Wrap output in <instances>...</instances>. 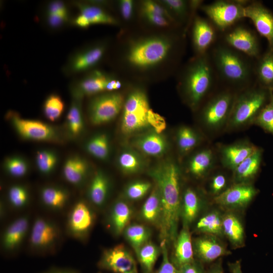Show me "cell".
<instances>
[{
    "label": "cell",
    "instance_id": "cell-41",
    "mask_svg": "<svg viewBox=\"0 0 273 273\" xmlns=\"http://www.w3.org/2000/svg\"><path fill=\"white\" fill-rule=\"evenodd\" d=\"M196 226L202 232L219 235L223 232L222 218L218 212H213L200 218Z\"/></svg>",
    "mask_w": 273,
    "mask_h": 273
},
{
    "label": "cell",
    "instance_id": "cell-37",
    "mask_svg": "<svg viewBox=\"0 0 273 273\" xmlns=\"http://www.w3.org/2000/svg\"><path fill=\"white\" fill-rule=\"evenodd\" d=\"M161 210L160 197L157 187L146 200L142 209V215L144 219L154 222L159 219Z\"/></svg>",
    "mask_w": 273,
    "mask_h": 273
},
{
    "label": "cell",
    "instance_id": "cell-9",
    "mask_svg": "<svg viewBox=\"0 0 273 273\" xmlns=\"http://www.w3.org/2000/svg\"><path fill=\"white\" fill-rule=\"evenodd\" d=\"M124 102L123 96L118 92L96 95L90 100L88 107L90 121L95 125L111 121L123 108Z\"/></svg>",
    "mask_w": 273,
    "mask_h": 273
},
{
    "label": "cell",
    "instance_id": "cell-29",
    "mask_svg": "<svg viewBox=\"0 0 273 273\" xmlns=\"http://www.w3.org/2000/svg\"><path fill=\"white\" fill-rule=\"evenodd\" d=\"M76 6L80 11V14L87 19L90 25L93 24L113 25L118 24L117 20L114 17L98 5L78 3Z\"/></svg>",
    "mask_w": 273,
    "mask_h": 273
},
{
    "label": "cell",
    "instance_id": "cell-11",
    "mask_svg": "<svg viewBox=\"0 0 273 273\" xmlns=\"http://www.w3.org/2000/svg\"><path fill=\"white\" fill-rule=\"evenodd\" d=\"M221 38V41L229 46L253 59L260 56L256 35L244 26L234 25L222 32Z\"/></svg>",
    "mask_w": 273,
    "mask_h": 273
},
{
    "label": "cell",
    "instance_id": "cell-51",
    "mask_svg": "<svg viewBox=\"0 0 273 273\" xmlns=\"http://www.w3.org/2000/svg\"><path fill=\"white\" fill-rule=\"evenodd\" d=\"M166 243L164 240L162 241L161 246L162 261L156 273H179V269H177L174 264L171 262L168 258Z\"/></svg>",
    "mask_w": 273,
    "mask_h": 273
},
{
    "label": "cell",
    "instance_id": "cell-52",
    "mask_svg": "<svg viewBox=\"0 0 273 273\" xmlns=\"http://www.w3.org/2000/svg\"><path fill=\"white\" fill-rule=\"evenodd\" d=\"M148 122L151 126L154 131L158 133H161L166 127V123L163 117L150 109L148 115Z\"/></svg>",
    "mask_w": 273,
    "mask_h": 273
},
{
    "label": "cell",
    "instance_id": "cell-19",
    "mask_svg": "<svg viewBox=\"0 0 273 273\" xmlns=\"http://www.w3.org/2000/svg\"><path fill=\"white\" fill-rule=\"evenodd\" d=\"M216 154L214 149L208 147L194 153L187 163L188 171L196 177H201L209 172L216 165Z\"/></svg>",
    "mask_w": 273,
    "mask_h": 273
},
{
    "label": "cell",
    "instance_id": "cell-40",
    "mask_svg": "<svg viewBox=\"0 0 273 273\" xmlns=\"http://www.w3.org/2000/svg\"><path fill=\"white\" fill-rule=\"evenodd\" d=\"M41 197L46 205L54 208H60L63 207L66 202L68 194L62 189L47 187L42 190Z\"/></svg>",
    "mask_w": 273,
    "mask_h": 273
},
{
    "label": "cell",
    "instance_id": "cell-18",
    "mask_svg": "<svg viewBox=\"0 0 273 273\" xmlns=\"http://www.w3.org/2000/svg\"><path fill=\"white\" fill-rule=\"evenodd\" d=\"M111 76L100 70H94L74 84L71 88L73 98L81 99L85 96L98 95L106 91Z\"/></svg>",
    "mask_w": 273,
    "mask_h": 273
},
{
    "label": "cell",
    "instance_id": "cell-23",
    "mask_svg": "<svg viewBox=\"0 0 273 273\" xmlns=\"http://www.w3.org/2000/svg\"><path fill=\"white\" fill-rule=\"evenodd\" d=\"M93 221L92 212L87 205L82 201L77 202L73 207L69 218V226L75 235L86 233Z\"/></svg>",
    "mask_w": 273,
    "mask_h": 273
},
{
    "label": "cell",
    "instance_id": "cell-48",
    "mask_svg": "<svg viewBox=\"0 0 273 273\" xmlns=\"http://www.w3.org/2000/svg\"><path fill=\"white\" fill-rule=\"evenodd\" d=\"M142 13H149L163 16L172 22L175 20L168 10L159 2L145 1L142 3Z\"/></svg>",
    "mask_w": 273,
    "mask_h": 273
},
{
    "label": "cell",
    "instance_id": "cell-33",
    "mask_svg": "<svg viewBox=\"0 0 273 273\" xmlns=\"http://www.w3.org/2000/svg\"><path fill=\"white\" fill-rule=\"evenodd\" d=\"M223 232L232 244L236 247L242 246L244 240L243 226L234 215L229 213L222 218Z\"/></svg>",
    "mask_w": 273,
    "mask_h": 273
},
{
    "label": "cell",
    "instance_id": "cell-45",
    "mask_svg": "<svg viewBox=\"0 0 273 273\" xmlns=\"http://www.w3.org/2000/svg\"><path fill=\"white\" fill-rule=\"evenodd\" d=\"M58 161L56 153L50 149L37 151L35 162L39 170L44 174L51 173L55 168Z\"/></svg>",
    "mask_w": 273,
    "mask_h": 273
},
{
    "label": "cell",
    "instance_id": "cell-4",
    "mask_svg": "<svg viewBox=\"0 0 273 273\" xmlns=\"http://www.w3.org/2000/svg\"><path fill=\"white\" fill-rule=\"evenodd\" d=\"M174 42L173 39L162 36H150L133 41L126 52V61L136 70L153 69L169 57Z\"/></svg>",
    "mask_w": 273,
    "mask_h": 273
},
{
    "label": "cell",
    "instance_id": "cell-10",
    "mask_svg": "<svg viewBox=\"0 0 273 273\" xmlns=\"http://www.w3.org/2000/svg\"><path fill=\"white\" fill-rule=\"evenodd\" d=\"M7 116L16 131L24 139L41 141L59 140L57 129L50 124L39 120L21 118L13 111L9 112Z\"/></svg>",
    "mask_w": 273,
    "mask_h": 273
},
{
    "label": "cell",
    "instance_id": "cell-59",
    "mask_svg": "<svg viewBox=\"0 0 273 273\" xmlns=\"http://www.w3.org/2000/svg\"><path fill=\"white\" fill-rule=\"evenodd\" d=\"M121 86L122 83L119 80L111 77L107 84L106 90L108 92H114L120 88Z\"/></svg>",
    "mask_w": 273,
    "mask_h": 273
},
{
    "label": "cell",
    "instance_id": "cell-53",
    "mask_svg": "<svg viewBox=\"0 0 273 273\" xmlns=\"http://www.w3.org/2000/svg\"><path fill=\"white\" fill-rule=\"evenodd\" d=\"M226 184V175L221 172H218L214 175L211 178L210 184V191L216 196L225 190Z\"/></svg>",
    "mask_w": 273,
    "mask_h": 273
},
{
    "label": "cell",
    "instance_id": "cell-49",
    "mask_svg": "<svg viewBox=\"0 0 273 273\" xmlns=\"http://www.w3.org/2000/svg\"><path fill=\"white\" fill-rule=\"evenodd\" d=\"M151 185L148 181H136L129 185L125 190L126 196L131 200H138L144 197L150 189Z\"/></svg>",
    "mask_w": 273,
    "mask_h": 273
},
{
    "label": "cell",
    "instance_id": "cell-39",
    "mask_svg": "<svg viewBox=\"0 0 273 273\" xmlns=\"http://www.w3.org/2000/svg\"><path fill=\"white\" fill-rule=\"evenodd\" d=\"M200 204L197 193L192 189L188 188L183 196V214L186 222L190 223L196 218Z\"/></svg>",
    "mask_w": 273,
    "mask_h": 273
},
{
    "label": "cell",
    "instance_id": "cell-20",
    "mask_svg": "<svg viewBox=\"0 0 273 273\" xmlns=\"http://www.w3.org/2000/svg\"><path fill=\"white\" fill-rule=\"evenodd\" d=\"M58 236V231L53 224L44 219L38 218L32 229L30 242L35 247H47L55 242Z\"/></svg>",
    "mask_w": 273,
    "mask_h": 273
},
{
    "label": "cell",
    "instance_id": "cell-16",
    "mask_svg": "<svg viewBox=\"0 0 273 273\" xmlns=\"http://www.w3.org/2000/svg\"><path fill=\"white\" fill-rule=\"evenodd\" d=\"M256 194V190L249 183H234L215 196L214 200L223 206L239 207L247 205Z\"/></svg>",
    "mask_w": 273,
    "mask_h": 273
},
{
    "label": "cell",
    "instance_id": "cell-61",
    "mask_svg": "<svg viewBox=\"0 0 273 273\" xmlns=\"http://www.w3.org/2000/svg\"><path fill=\"white\" fill-rule=\"evenodd\" d=\"M230 270L232 273H243L240 261L237 260L229 264Z\"/></svg>",
    "mask_w": 273,
    "mask_h": 273
},
{
    "label": "cell",
    "instance_id": "cell-26",
    "mask_svg": "<svg viewBox=\"0 0 273 273\" xmlns=\"http://www.w3.org/2000/svg\"><path fill=\"white\" fill-rule=\"evenodd\" d=\"M134 144L142 152L151 156H160L167 148L166 140L161 133L155 131L141 135L135 141Z\"/></svg>",
    "mask_w": 273,
    "mask_h": 273
},
{
    "label": "cell",
    "instance_id": "cell-34",
    "mask_svg": "<svg viewBox=\"0 0 273 273\" xmlns=\"http://www.w3.org/2000/svg\"><path fill=\"white\" fill-rule=\"evenodd\" d=\"M109 189L108 179L101 171L96 172L92 179L88 191L91 201L95 204L102 205L107 198Z\"/></svg>",
    "mask_w": 273,
    "mask_h": 273
},
{
    "label": "cell",
    "instance_id": "cell-38",
    "mask_svg": "<svg viewBox=\"0 0 273 273\" xmlns=\"http://www.w3.org/2000/svg\"><path fill=\"white\" fill-rule=\"evenodd\" d=\"M131 210L125 202L119 201L113 208L112 212V222L115 232L121 233L129 221Z\"/></svg>",
    "mask_w": 273,
    "mask_h": 273
},
{
    "label": "cell",
    "instance_id": "cell-47",
    "mask_svg": "<svg viewBox=\"0 0 273 273\" xmlns=\"http://www.w3.org/2000/svg\"><path fill=\"white\" fill-rule=\"evenodd\" d=\"M4 166L7 171L15 177L24 175L28 171V164L22 158L18 156H12L7 158L5 161Z\"/></svg>",
    "mask_w": 273,
    "mask_h": 273
},
{
    "label": "cell",
    "instance_id": "cell-7",
    "mask_svg": "<svg viewBox=\"0 0 273 273\" xmlns=\"http://www.w3.org/2000/svg\"><path fill=\"white\" fill-rule=\"evenodd\" d=\"M122 109L121 127L123 133H131L149 125L148 115L151 108L143 90H132L124 100Z\"/></svg>",
    "mask_w": 273,
    "mask_h": 273
},
{
    "label": "cell",
    "instance_id": "cell-1",
    "mask_svg": "<svg viewBox=\"0 0 273 273\" xmlns=\"http://www.w3.org/2000/svg\"><path fill=\"white\" fill-rule=\"evenodd\" d=\"M150 175L156 183L160 197L159 217L161 238L166 242L176 241L180 213V170L172 161H166L153 168Z\"/></svg>",
    "mask_w": 273,
    "mask_h": 273
},
{
    "label": "cell",
    "instance_id": "cell-36",
    "mask_svg": "<svg viewBox=\"0 0 273 273\" xmlns=\"http://www.w3.org/2000/svg\"><path fill=\"white\" fill-rule=\"evenodd\" d=\"M118 164L123 172L132 174L140 171L144 163L138 154L128 150L120 153L118 158Z\"/></svg>",
    "mask_w": 273,
    "mask_h": 273
},
{
    "label": "cell",
    "instance_id": "cell-60",
    "mask_svg": "<svg viewBox=\"0 0 273 273\" xmlns=\"http://www.w3.org/2000/svg\"><path fill=\"white\" fill-rule=\"evenodd\" d=\"M74 23L75 25L82 28H87L90 26L87 19L81 14L75 18Z\"/></svg>",
    "mask_w": 273,
    "mask_h": 273
},
{
    "label": "cell",
    "instance_id": "cell-42",
    "mask_svg": "<svg viewBox=\"0 0 273 273\" xmlns=\"http://www.w3.org/2000/svg\"><path fill=\"white\" fill-rule=\"evenodd\" d=\"M125 234L136 252L147 243L150 236L148 229L140 224H133L127 227Z\"/></svg>",
    "mask_w": 273,
    "mask_h": 273
},
{
    "label": "cell",
    "instance_id": "cell-30",
    "mask_svg": "<svg viewBox=\"0 0 273 273\" xmlns=\"http://www.w3.org/2000/svg\"><path fill=\"white\" fill-rule=\"evenodd\" d=\"M28 221L26 217H21L13 222L4 235L3 244L7 249L12 250L22 241L27 232Z\"/></svg>",
    "mask_w": 273,
    "mask_h": 273
},
{
    "label": "cell",
    "instance_id": "cell-54",
    "mask_svg": "<svg viewBox=\"0 0 273 273\" xmlns=\"http://www.w3.org/2000/svg\"><path fill=\"white\" fill-rule=\"evenodd\" d=\"M145 19L150 24L159 27H168L172 22L167 18L158 15L149 13H142Z\"/></svg>",
    "mask_w": 273,
    "mask_h": 273
},
{
    "label": "cell",
    "instance_id": "cell-31",
    "mask_svg": "<svg viewBox=\"0 0 273 273\" xmlns=\"http://www.w3.org/2000/svg\"><path fill=\"white\" fill-rule=\"evenodd\" d=\"M80 100L73 98L66 116L67 131L73 138L79 136L84 128Z\"/></svg>",
    "mask_w": 273,
    "mask_h": 273
},
{
    "label": "cell",
    "instance_id": "cell-15",
    "mask_svg": "<svg viewBox=\"0 0 273 273\" xmlns=\"http://www.w3.org/2000/svg\"><path fill=\"white\" fill-rule=\"evenodd\" d=\"M257 148L246 140L221 146L218 152L221 164L224 168L233 171Z\"/></svg>",
    "mask_w": 273,
    "mask_h": 273
},
{
    "label": "cell",
    "instance_id": "cell-22",
    "mask_svg": "<svg viewBox=\"0 0 273 273\" xmlns=\"http://www.w3.org/2000/svg\"><path fill=\"white\" fill-rule=\"evenodd\" d=\"M262 156V151L258 148L232 171L235 183H249L260 169Z\"/></svg>",
    "mask_w": 273,
    "mask_h": 273
},
{
    "label": "cell",
    "instance_id": "cell-57",
    "mask_svg": "<svg viewBox=\"0 0 273 273\" xmlns=\"http://www.w3.org/2000/svg\"><path fill=\"white\" fill-rule=\"evenodd\" d=\"M47 21L49 25L53 28L61 26L68 19V16L60 14H48Z\"/></svg>",
    "mask_w": 273,
    "mask_h": 273
},
{
    "label": "cell",
    "instance_id": "cell-27",
    "mask_svg": "<svg viewBox=\"0 0 273 273\" xmlns=\"http://www.w3.org/2000/svg\"><path fill=\"white\" fill-rule=\"evenodd\" d=\"M88 168V164L84 158L73 155L68 157L64 164L63 175L71 184L79 185L85 179Z\"/></svg>",
    "mask_w": 273,
    "mask_h": 273
},
{
    "label": "cell",
    "instance_id": "cell-2",
    "mask_svg": "<svg viewBox=\"0 0 273 273\" xmlns=\"http://www.w3.org/2000/svg\"><path fill=\"white\" fill-rule=\"evenodd\" d=\"M218 82L236 92L255 83L254 59L217 41L209 52Z\"/></svg>",
    "mask_w": 273,
    "mask_h": 273
},
{
    "label": "cell",
    "instance_id": "cell-14",
    "mask_svg": "<svg viewBox=\"0 0 273 273\" xmlns=\"http://www.w3.org/2000/svg\"><path fill=\"white\" fill-rule=\"evenodd\" d=\"M100 265L102 268L115 273H138L134 259L122 245L106 251Z\"/></svg>",
    "mask_w": 273,
    "mask_h": 273
},
{
    "label": "cell",
    "instance_id": "cell-17",
    "mask_svg": "<svg viewBox=\"0 0 273 273\" xmlns=\"http://www.w3.org/2000/svg\"><path fill=\"white\" fill-rule=\"evenodd\" d=\"M105 51L106 46L101 43L76 53L67 63L65 71L69 74H75L91 69L101 61Z\"/></svg>",
    "mask_w": 273,
    "mask_h": 273
},
{
    "label": "cell",
    "instance_id": "cell-5",
    "mask_svg": "<svg viewBox=\"0 0 273 273\" xmlns=\"http://www.w3.org/2000/svg\"><path fill=\"white\" fill-rule=\"evenodd\" d=\"M270 91L255 83L237 92L225 130H238L253 124L268 102Z\"/></svg>",
    "mask_w": 273,
    "mask_h": 273
},
{
    "label": "cell",
    "instance_id": "cell-12",
    "mask_svg": "<svg viewBox=\"0 0 273 273\" xmlns=\"http://www.w3.org/2000/svg\"><path fill=\"white\" fill-rule=\"evenodd\" d=\"M245 18L251 20L260 35L268 43V49L273 50V14L260 2L248 1L245 6Z\"/></svg>",
    "mask_w": 273,
    "mask_h": 273
},
{
    "label": "cell",
    "instance_id": "cell-62",
    "mask_svg": "<svg viewBox=\"0 0 273 273\" xmlns=\"http://www.w3.org/2000/svg\"><path fill=\"white\" fill-rule=\"evenodd\" d=\"M207 273H223L220 263H216L211 266Z\"/></svg>",
    "mask_w": 273,
    "mask_h": 273
},
{
    "label": "cell",
    "instance_id": "cell-43",
    "mask_svg": "<svg viewBox=\"0 0 273 273\" xmlns=\"http://www.w3.org/2000/svg\"><path fill=\"white\" fill-rule=\"evenodd\" d=\"M146 273H151L159 254L157 247L151 243H146L136 252Z\"/></svg>",
    "mask_w": 273,
    "mask_h": 273
},
{
    "label": "cell",
    "instance_id": "cell-6",
    "mask_svg": "<svg viewBox=\"0 0 273 273\" xmlns=\"http://www.w3.org/2000/svg\"><path fill=\"white\" fill-rule=\"evenodd\" d=\"M237 93L222 87L221 89L214 92L203 103L200 113V120L209 132L225 130Z\"/></svg>",
    "mask_w": 273,
    "mask_h": 273
},
{
    "label": "cell",
    "instance_id": "cell-63",
    "mask_svg": "<svg viewBox=\"0 0 273 273\" xmlns=\"http://www.w3.org/2000/svg\"><path fill=\"white\" fill-rule=\"evenodd\" d=\"M45 273H76V272L74 271L70 270L58 269V270H51V271H50Z\"/></svg>",
    "mask_w": 273,
    "mask_h": 273
},
{
    "label": "cell",
    "instance_id": "cell-3",
    "mask_svg": "<svg viewBox=\"0 0 273 273\" xmlns=\"http://www.w3.org/2000/svg\"><path fill=\"white\" fill-rule=\"evenodd\" d=\"M218 83L208 52L196 55L190 61L182 73L179 85L186 103L195 110L214 92Z\"/></svg>",
    "mask_w": 273,
    "mask_h": 273
},
{
    "label": "cell",
    "instance_id": "cell-55",
    "mask_svg": "<svg viewBox=\"0 0 273 273\" xmlns=\"http://www.w3.org/2000/svg\"><path fill=\"white\" fill-rule=\"evenodd\" d=\"M133 2L131 0H122L119 2V9L122 18L126 20L131 19L133 14Z\"/></svg>",
    "mask_w": 273,
    "mask_h": 273
},
{
    "label": "cell",
    "instance_id": "cell-32",
    "mask_svg": "<svg viewBox=\"0 0 273 273\" xmlns=\"http://www.w3.org/2000/svg\"><path fill=\"white\" fill-rule=\"evenodd\" d=\"M202 141L201 135L190 126H180L177 131L176 142L181 154L188 153L198 146Z\"/></svg>",
    "mask_w": 273,
    "mask_h": 273
},
{
    "label": "cell",
    "instance_id": "cell-24",
    "mask_svg": "<svg viewBox=\"0 0 273 273\" xmlns=\"http://www.w3.org/2000/svg\"><path fill=\"white\" fill-rule=\"evenodd\" d=\"M195 248L199 258L207 262L213 261L228 253L216 239L210 236L198 239L196 242Z\"/></svg>",
    "mask_w": 273,
    "mask_h": 273
},
{
    "label": "cell",
    "instance_id": "cell-56",
    "mask_svg": "<svg viewBox=\"0 0 273 273\" xmlns=\"http://www.w3.org/2000/svg\"><path fill=\"white\" fill-rule=\"evenodd\" d=\"M48 14H60L68 16L67 8L64 4L60 1L51 2L48 7Z\"/></svg>",
    "mask_w": 273,
    "mask_h": 273
},
{
    "label": "cell",
    "instance_id": "cell-44",
    "mask_svg": "<svg viewBox=\"0 0 273 273\" xmlns=\"http://www.w3.org/2000/svg\"><path fill=\"white\" fill-rule=\"evenodd\" d=\"M253 124L273 135V90L270 91L268 102L259 112Z\"/></svg>",
    "mask_w": 273,
    "mask_h": 273
},
{
    "label": "cell",
    "instance_id": "cell-35",
    "mask_svg": "<svg viewBox=\"0 0 273 273\" xmlns=\"http://www.w3.org/2000/svg\"><path fill=\"white\" fill-rule=\"evenodd\" d=\"M85 148L88 153L98 159H107L110 153L108 135L102 133L93 136L86 143Z\"/></svg>",
    "mask_w": 273,
    "mask_h": 273
},
{
    "label": "cell",
    "instance_id": "cell-58",
    "mask_svg": "<svg viewBox=\"0 0 273 273\" xmlns=\"http://www.w3.org/2000/svg\"><path fill=\"white\" fill-rule=\"evenodd\" d=\"M178 269L179 273H204L201 266L194 261L181 266Z\"/></svg>",
    "mask_w": 273,
    "mask_h": 273
},
{
    "label": "cell",
    "instance_id": "cell-46",
    "mask_svg": "<svg viewBox=\"0 0 273 273\" xmlns=\"http://www.w3.org/2000/svg\"><path fill=\"white\" fill-rule=\"evenodd\" d=\"M64 109V103L58 95L53 94L46 99L43 111L45 116L51 121H55L61 115Z\"/></svg>",
    "mask_w": 273,
    "mask_h": 273
},
{
    "label": "cell",
    "instance_id": "cell-21",
    "mask_svg": "<svg viewBox=\"0 0 273 273\" xmlns=\"http://www.w3.org/2000/svg\"><path fill=\"white\" fill-rule=\"evenodd\" d=\"M255 83L259 86L273 90V50L269 49L255 60Z\"/></svg>",
    "mask_w": 273,
    "mask_h": 273
},
{
    "label": "cell",
    "instance_id": "cell-13",
    "mask_svg": "<svg viewBox=\"0 0 273 273\" xmlns=\"http://www.w3.org/2000/svg\"><path fill=\"white\" fill-rule=\"evenodd\" d=\"M192 30V42L196 55L208 53L218 40V31L209 19L196 16L193 19Z\"/></svg>",
    "mask_w": 273,
    "mask_h": 273
},
{
    "label": "cell",
    "instance_id": "cell-25",
    "mask_svg": "<svg viewBox=\"0 0 273 273\" xmlns=\"http://www.w3.org/2000/svg\"><path fill=\"white\" fill-rule=\"evenodd\" d=\"M185 225L175 241L174 264L178 268L194 262L191 237L188 228Z\"/></svg>",
    "mask_w": 273,
    "mask_h": 273
},
{
    "label": "cell",
    "instance_id": "cell-50",
    "mask_svg": "<svg viewBox=\"0 0 273 273\" xmlns=\"http://www.w3.org/2000/svg\"><path fill=\"white\" fill-rule=\"evenodd\" d=\"M8 195L11 203L15 207L23 206L28 200V193L26 190L21 186L12 187L9 191Z\"/></svg>",
    "mask_w": 273,
    "mask_h": 273
},
{
    "label": "cell",
    "instance_id": "cell-28",
    "mask_svg": "<svg viewBox=\"0 0 273 273\" xmlns=\"http://www.w3.org/2000/svg\"><path fill=\"white\" fill-rule=\"evenodd\" d=\"M161 4L166 8L173 16L174 20L184 21L192 15L194 12L202 5L201 1L163 0ZM189 19H190L189 18Z\"/></svg>",
    "mask_w": 273,
    "mask_h": 273
},
{
    "label": "cell",
    "instance_id": "cell-8",
    "mask_svg": "<svg viewBox=\"0 0 273 273\" xmlns=\"http://www.w3.org/2000/svg\"><path fill=\"white\" fill-rule=\"evenodd\" d=\"M248 2L218 0L202 5L200 8L217 30L222 33L245 18L244 8Z\"/></svg>",
    "mask_w": 273,
    "mask_h": 273
}]
</instances>
